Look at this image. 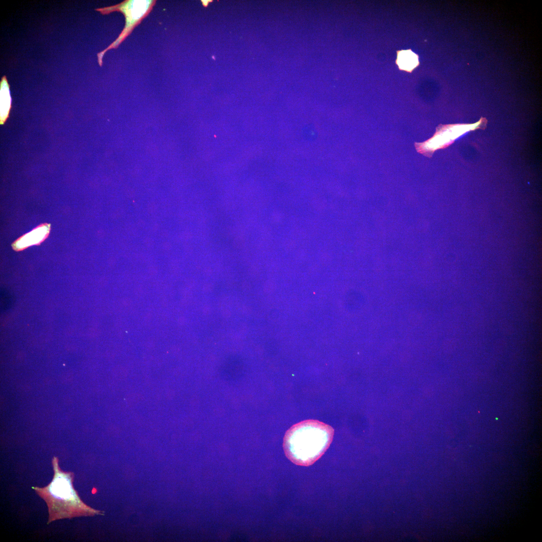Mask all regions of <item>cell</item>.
I'll use <instances>...</instances> for the list:
<instances>
[{
	"mask_svg": "<svg viewBox=\"0 0 542 542\" xmlns=\"http://www.w3.org/2000/svg\"><path fill=\"white\" fill-rule=\"evenodd\" d=\"M333 435L334 429L328 424L316 420H304L292 426L285 433V454L293 463L309 466L326 451Z\"/></svg>",
	"mask_w": 542,
	"mask_h": 542,
	"instance_id": "obj_2",
	"label": "cell"
},
{
	"mask_svg": "<svg viewBox=\"0 0 542 542\" xmlns=\"http://www.w3.org/2000/svg\"><path fill=\"white\" fill-rule=\"evenodd\" d=\"M49 231V226L47 225L36 228L16 241L14 244V248L20 250L30 245L38 244L45 238Z\"/></svg>",
	"mask_w": 542,
	"mask_h": 542,
	"instance_id": "obj_5",
	"label": "cell"
},
{
	"mask_svg": "<svg viewBox=\"0 0 542 542\" xmlns=\"http://www.w3.org/2000/svg\"><path fill=\"white\" fill-rule=\"evenodd\" d=\"M486 122V119L481 117L474 124H440L433 137L423 143H415V148L418 153L430 158L435 151L448 147L467 131L485 128Z\"/></svg>",
	"mask_w": 542,
	"mask_h": 542,
	"instance_id": "obj_4",
	"label": "cell"
},
{
	"mask_svg": "<svg viewBox=\"0 0 542 542\" xmlns=\"http://www.w3.org/2000/svg\"><path fill=\"white\" fill-rule=\"evenodd\" d=\"M396 54L395 64L400 70L412 73L419 66V56L411 49L397 50Z\"/></svg>",
	"mask_w": 542,
	"mask_h": 542,
	"instance_id": "obj_6",
	"label": "cell"
},
{
	"mask_svg": "<svg viewBox=\"0 0 542 542\" xmlns=\"http://www.w3.org/2000/svg\"><path fill=\"white\" fill-rule=\"evenodd\" d=\"M52 464L54 475L51 482L44 487H32L47 504L48 524L64 518L104 514V511L92 508L80 499L73 487L74 474L62 470L57 457H53Z\"/></svg>",
	"mask_w": 542,
	"mask_h": 542,
	"instance_id": "obj_1",
	"label": "cell"
},
{
	"mask_svg": "<svg viewBox=\"0 0 542 542\" xmlns=\"http://www.w3.org/2000/svg\"><path fill=\"white\" fill-rule=\"evenodd\" d=\"M156 2V0H126L114 6L95 10L103 15H108L113 12H119L123 14L125 18V26L117 39L106 49L97 54L100 66L102 65V58L105 53L110 49L117 48L142 20L148 16Z\"/></svg>",
	"mask_w": 542,
	"mask_h": 542,
	"instance_id": "obj_3",
	"label": "cell"
},
{
	"mask_svg": "<svg viewBox=\"0 0 542 542\" xmlns=\"http://www.w3.org/2000/svg\"><path fill=\"white\" fill-rule=\"evenodd\" d=\"M1 123H3L7 117L11 107V97L10 92V85L8 83L6 76L4 75L1 81Z\"/></svg>",
	"mask_w": 542,
	"mask_h": 542,
	"instance_id": "obj_7",
	"label": "cell"
}]
</instances>
